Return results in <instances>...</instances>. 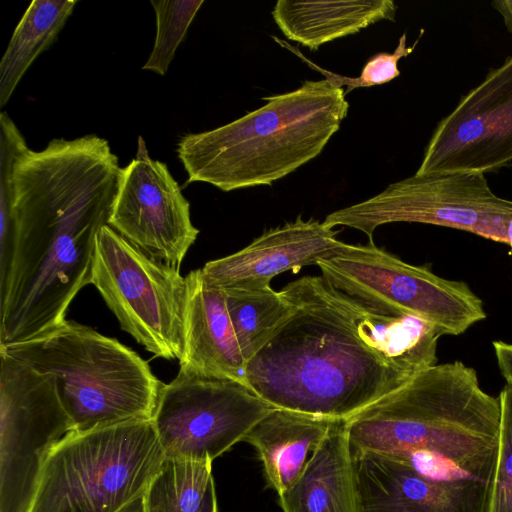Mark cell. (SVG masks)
Here are the masks:
<instances>
[{
  "label": "cell",
  "instance_id": "obj_9",
  "mask_svg": "<svg viewBox=\"0 0 512 512\" xmlns=\"http://www.w3.org/2000/svg\"><path fill=\"white\" fill-rule=\"evenodd\" d=\"M512 201L497 196L484 173L444 172L408 177L390 184L363 202L328 214V228L347 226L370 242L378 226L393 222L423 223L473 233L507 244Z\"/></svg>",
  "mask_w": 512,
  "mask_h": 512
},
{
  "label": "cell",
  "instance_id": "obj_15",
  "mask_svg": "<svg viewBox=\"0 0 512 512\" xmlns=\"http://www.w3.org/2000/svg\"><path fill=\"white\" fill-rule=\"evenodd\" d=\"M179 372L246 385L247 362L240 349L222 289L209 285L202 270L186 276ZM247 386V385H246Z\"/></svg>",
  "mask_w": 512,
  "mask_h": 512
},
{
  "label": "cell",
  "instance_id": "obj_26",
  "mask_svg": "<svg viewBox=\"0 0 512 512\" xmlns=\"http://www.w3.org/2000/svg\"><path fill=\"white\" fill-rule=\"evenodd\" d=\"M497 366L506 384H512V344L504 341L493 342Z\"/></svg>",
  "mask_w": 512,
  "mask_h": 512
},
{
  "label": "cell",
  "instance_id": "obj_28",
  "mask_svg": "<svg viewBox=\"0 0 512 512\" xmlns=\"http://www.w3.org/2000/svg\"><path fill=\"white\" fill-rule=\"evenodd\" d=\"M200 512H218L215 485L213 484L208 491L204 504Z\"/></svg>",
  "mask_w": 512,
  "mask_h": 512
},
{
  "label": "cell",
  "instance_id": "obj_30",
  "mask_svg": "<svg viewBox=\"0 0 512 512\" xmlns=\"http://www.w3.org/2000/svg\"><path fill=\"white\" fill-rule=\"evenodd\" d=\"M507 245L510 247V255L512 256V219L509 222L507 230Z\"/></svg>",
  "mask_w": 512,
  "mask_h": 512
},
{
  "label": "cell",
  "instance_id": "obj_29",
  "mask_svg": "<svg viewBox=\"0 0 512 512\" xmlns=\"http://www.w3.org/2000/svg\"><path fill=\"white\" fill-rule=\"evenodd\" d=\"M143 495L128 504L120 512H145Z\"/></svg>",
  "mask_w": 512,
  "mask_h": 512
},
{
  "label": "cell",
  "instance_id": "obj_27",
  "mask_svg": "<svg viewBox=\"0 0 512 512\" xmlns=\"http://www.w3.org/2000/svg\"><path fill=\"white\" fill-rule=\"evenodd\" d=\"M491 5L502 16L507 30L512 34V0H495Z\"/></svg>",
  "mask_w": 512,
  "mask_h": 512
},
{
  "label": "cell",
  "instance_id": "obj_4",
  "mask_svg": "<svg viewBox=\"0 0 512 512\" xmlns=\"http://www.w3.org/2000/svg\"><path fill=\"white\" fill-rule=\"evenodd\" d=\"M224 126L182 136L177 155L187 183L222 191L271 185L318 156L347 116L345 91L306 80L294 91Z\"/></svg>",
  "mask_w": 512,
  "mask_h": 512
},
{
  "label": "cell",
  "instance_id": "obj_22",
  "mask_svg": "<svg viewBox=\"0 0 512 512\" xmlns=\"http://www.w3.org/2000/svg\"><path fill=\"white\" fill-rule=\"evenodd\" d=\"M213 484L212 462L165 458L143 495L145 512H200Z\"/></svg>",
  "mask_w": 512,
  "mask_h": 512
},
{
  "label": "cell",
  "instance_id": "obj_14",
  "mask_svg": "<svg viewBox=\"0 0 512 512\" xmlns=\"http://www.w3.org/2000/svg\"><path fill=\"white\" fill-rule=\"evenodd\" d=\"M338 230L314 219L295 221L265 231L245 248L223 258L207 262L202 268L204 280L227 290H256L270 286L272 278L285 271L297 272L317 265L342 245Z\"/></svg>",
  "mask_w": 512,
  "mask_h": 512
},
{
  "label": "cell",
  "instance_id": "obj_23",
  "mask_svg": "<svg viewBox=\"0 0 512 512\" xmlns=\"http://www.w3.org/2000/svg\"><path fill=\"white\" fill-rule=\"evenodd\" d=\"M203 0L151 1L156 15L153 49L142 67L165 75Z\"/></svg>",
  "mask_w": 512,
  "mask_h": 512
},
{
  "label": "cell",
  "instance_id": "obj_17",
  "mask_svg": "<svg viewBox=\"0 0 512 512\" xmlns=\"http://www.w3.org/2000/svg\"><path fill=\"white\" fill-rule=\"evenodd\" d=\"M279 497L283 512H363L346 420H337L296 481Z\"/></svg>",
  "mask_w": 512,
  "mask_h": 512
},
{
  "label": "cell",
  "instance_id": "obj_8",
  "mask_svg": "<svg viewBox=\"0 0 512 512\" xmlns=\"http://www.w3.org/2000/svg\"><path fill=\"white\" fill-rule=\"evenodd\" d=\"M91 284L122 330L156 357L180 359L186 278L148 256L109 225L99 232Z\"/></svg>",
  "mask_w": 512,
  "mask_h": 512
},
{
  "label": "cell",
  "instance_id": "obj_12",
  "mask_svg": "<svg viewBox=\"0 0 512 512\" xmlns=\"http://www.w3.org/2000/svg\"><path fill=\"white\" fill-rule=\"evenodd\" d=\"M511 164L512 56H508L439 121L415 174H485Z\"/></svg>",
  "mask_w": 512,
  "mask_h": 512
},
{
  "label": "cell",
  "instance_id": "obj_6",
  "mask_svg": "<svg viewBox=\"0 0 512 512\" xmlns=\"http://www.w3.org/2000/svg\"><path fill=\"white\" fill-rule=\"evenodd\" d=\"M164 460L152 419L70 431L46 455L27 512H120Z\"/></svg>",
  "mask_w": 512,
  "mask_h": 512
},
{
  "label": "cell",
  "instance_id": "obj_13",
  "mask_svg": "<svg viewBox=\"0 0 512 512\" xmlns=\"http://www.w3.org/2000/svg\"><path fill=\"white\" fill-rule=\"evenodd\" d=\"M108 225L148 256L176 268L199 234L177 181L165 163L149 156L141 136L135 158L122 168Z\"/></svg>",
  "mask_w": 512,
  "mask_h": 512
},
{
  "label": "cell",
  "instance_id": "obj_21",
  "mask_svg": "<svg viewBox=\"0 0 512 512\" xmlns=\"http://www.w3.org/2000/svg\"><path fill=\"white\" fill-rule=\"evenodd\" d=\"M223 291L240 349L248 362L292 315L294 306L281 291L271 287Z\"/></svg>",
  "mask_w": 512,
  "mask_h": 512
},
{
  "label": "cell",
  "instance_id": "obj_24",
  "mask_svg": "<svg viewBox=\"0 0 512 512\" xmlns=\"http://www.w3.org/2000/svg\"><path fill=\"white\" fill-rule=\"evenodd\" d=\"M273 38L281 46H284L291 52L295 53L312 69L317 70L321 74H323L326 80L330 82L332 85L338 88H342V86H347L345 95L346 93L350 92L355 88L381 85L390 82L394 78L398 77L400 75V70L398 69L399 60L402 57H406L410 53H412L419 40L417 39L412 46H407V35L406 33H403L402 36L399 38L398 45L393 53L382 52L374 55L367 61L358 77H347L321 68L311 60L307 59L296 47H292L287 42L282 41L277 37Z\"/></svg>",
  "mask_w": 512,
  "mask_h": 512
},
{
  "label": "cell",
  "instance_id": "obj_18",
  "mask_svg": "<svg viewBox=\"0 0 512 512\" xmlns=\"http://www.w3.org/2000/svg\"><path fill=\"white\" fill-rule=\"evenodd\" d=\"M337 420L275 408L243 441L255 448L267 484L280 496L296 481Z\"/></svg>",
  "mask_w": 512,
  "mask_h": 512
},
{
  "label": "cell",
  "instance_id": "obj_25",
  "mask_svg": "<svg viewBox=\"0 0 512 512\" xmlns=\"http://www.w3.org/2000/svg\"><path fill=\"white\" fill-rule=\"evenodd\" d=\"M501 418L498 455L488 512H512V384L499 396Z\"/></svg>",
  "mask_w": 512,
  "mask_h": 512
},
{
  "label": "cell",
  "instance_id": "obj_20",
  "mask_svg": "<svg viewBox=\"0 0 512 512\" xmlns=\"http://www.w3.org/2000/svg\"><path fill=\"white\" fill-rule=\"evenodd\" d=\"M76 0H33L0 61V107L7 104L36 57L56 40Z\"/></svg>",
  "mask_w": 512,
  "mask_h": 512
},
{
  "label": "cell",
  "instance_id": "obj_5",
  "mask_svg": "<svg viewBox=\"0 0 512 512\" xmlns=\"http://www.w3.org/2000/svg\"><path fill=\"white\" fill-rule=\"evenodd\" d=\"M0 349L52 379L70 431L152 419L164 386L135 351L72 320Z\"/></svg>",
  "mask_w": 512,
  "mask_h": 512
},
{
  "label": "cell",
  "instance_id": "obj_2",
  "mask_svg": "<svg viewBox=\"0 0 512 512\" xmlns=\"http://www.w3.org/2000/svg\"><path fill=\"white\" fill-rule=\"evenodd\" d=\"M122 168L97 135L53 139L26 149L12 175L15 243L0 289V346L60 326L76 294L91 284L96 242L108 225Z\"/></svg>",
  "mask_w": 512,
  "mask_h": 512
},
{
  "label": "cell",
  "instance_id": "obj_3",
  "mask_svg": "<svg viewBox=\"0 0 512 512\" xmlns=\"http://www.w3.org/2000/svg\"><path fill=\"white\" fill-rule=\"evenodd\" d=\"M499 398L461 361L431 366L346 420L352 452L403 462L441 486L491 497Z\"/></svg>",
  "mask_w": 512,
  "mask_h": 512
},
{
  "label": "cell",
  "instance_id": "obj_16",
  "mask_svg": "<svg viewBox=\"0 0 512 512\" xmlns=\"http://www.w3.org/2000/svg\"><path fill=\"white\" fill-rule=\"evenodd\" d=\"M363 512H488L490 500L431 482L407 464L352 452Z\"/></svg>",
  "mask_w": 512,
  "mask_h": 512
},
{
  "label": "cell",
  "instance_id": "obj_11",
  "mask_svg": "<svg viewBox=\"0 0 512 512\" xmlns=\"http://www.w3.org/2000/svg\"><path fill=\"white\" fill-rule=\"evenodd\" d=\"M273 409L243 383L178 372L152 421L165 458L213 462Z\"/></svg>",
  "mask_w": 512,
  "mask_h": 512
},
{
  "label": "cell",
  "instance_id": "obj_19",
  "mask_svg": "<svg viewBox=\"0 0 512 512\" xmlns=\"http://www.w3.org/2000/svg\"><path fill=\"white\" fill-rule=\"evenodd\" d=\"M391 0L291 1L278 0L272 16L284 35L310 50L380 20L395 21Z\"/></svg>",
  "mask_w": 512,
  "mask_h": 512
},
{
  "label": "cell",
  "instance_id": "obj_7",
  "mask_svg": "<svg viewBox=\"0 0 512 512\" xmlns=\"http://www.w3.org/2000/svg\"><path fill=\"white\" fill-rule=\"evenodd\" d=\"M317 266L329 285L369 310L419 317L443 335L463 334L486 318L482 300L466 282L406 263L373 242H343Z\"/></svg>",
  "mask_w": 512,
  "mask_h": 512
},
{
  "label": "cell",
  "instance_id": "obj_1",
  "mask_svg": "<svg viewBox=\"0 0 512 512\" xmlns=\"http://www.w3.org/2000/svg\"><path fill=\"white\" fill-rule=\"evenodd\" d=\"M280 291L294 312L246 365V385L274 408L347 420L437 364L443 334L424 319L371 311L322 276Z\"/></svg>",
  "mask_w": 512,
  "mask_h": 512
},
{
  "label": "cell",
  "instance_id": "obj_10",
  "mask_svg": "<svg viewBox=\"0 0 512 512\" xmlns=\"http://www.w3.org/2000/svg\"><path fill=\"white\" fill-rule=\"evenodd\" d=\"M70 432L52 379L0 349V512H27L43 461Z\"/></svg>",
  "mask_w": 512,
  "mask_h": 512
}]
</instances>
